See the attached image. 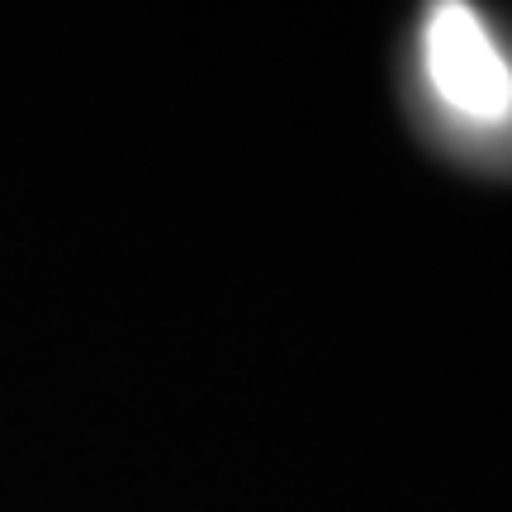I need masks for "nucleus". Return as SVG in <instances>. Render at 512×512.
I'll return each instance as SVG.
<instances>
[{"label": "nucleus", "instance_id": "obj_1", "mask_svg": "<svg viewBox=\"0 0 512 512\" xmlns=\"http://www.w3.org/2000/svg\"><path fill=\"white\" fill-rule=\"evenodd\" d=\"M427 91L470 128L512 119V62L470 0H427L418 29Z\"/></svg>", "mask_w": 512, "mask_h": 512}]
</instances>
